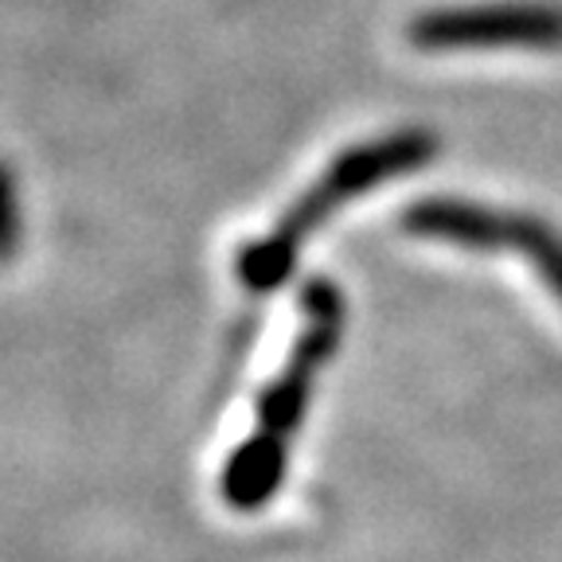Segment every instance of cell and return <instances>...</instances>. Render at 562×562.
<instances>
[{
	"instance_id": "6da1fadb",
	"label": "cell",
	"mask_w": 562,
	"mask_h": 562,
	"mask_svg": "<svg viewBox=\"0 0 562 562\" xmlns=\"http://www.w3.org/2000/svg\"><path fill=\"white\" fill-rule=\"evenodd\" d=\"M344 333V293L328 278H308L301 285V333L290 348L285 368L258 398L255 434L227 457L223 469V501L235 512H258L273 501L285 481L293 434L301 430L316 375L333 360Z\"/></svg>"
},
{
	"instance_id": "7a4b0ae2",
	"label": "cell",
	"mask_w": 562,
	"mask_h": 562,
	"mask_svg": "<svg viewBox=\"0 0 562 562\" xmlns=\"http://www.w3.org/2000/svg\"><path fill=\"white\" fill-rule=\"evenodd\" d=\"M434 157H438V137L430 130H398L340 153L321 172V180L281 215L270 235L258 238V243H246L238 250V262H235L238 281L250 293H273L281 281H290L305 238L325 227L336 207L360 200L363 192L395 180V176L418 172Z\"/></svg>"
},
{
	"instance_id": "3957f363",
	"label": "cell",
	"mask_w": 562,
	"mask_h": 562,
	"mask_svg": "<svg viewBox=\"0 0 562 562\" xmlns=\"http://www.w3.org/2000/svg\"><path fill=\"white\" fill-rule=\"evenodd\" d=\"M403 227L422 238L469 246V250H512L536 266L543 285L562 301V235L536 215L496 211L465 200H422L403 215Z\"/></svg>"
},
{
	"instance_id": "277c9868",
	"label": "cell",
	"mask_w": 562,
	"mask_h": 562,
	"mask_svg": "<svg viewBox=\"0 0 562 562\" xmlns=\"http://www.w3.org/2000/svg\"><path fill=\"white\" fill-rule=\"evenodd\" d=\"M411 44L422 52H559L562 9L543 0H508V4H469V9H434L411 24Z\"/></svg>"
},
{
	"instance_id": "5b68a950",
	"label": "cell",
	"mask_w": 562,
	"mask_h": 562,
	"mask_svg": "<svg viewBox=\"0 0 562 562\" xmlns=\"http://www.w3.org/2000/svg\"><path fill=\"white\" fill-rule=\"evenodd\" d=\"M20 192H16V172L9 160H0V266H9L20 250Z\"/></svg>"
}]
</instances>
